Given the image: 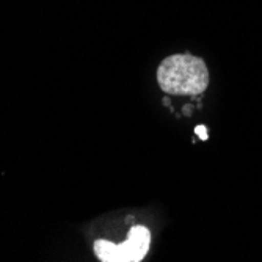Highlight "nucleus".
<instances>
[{"label":"nucleus","instance_id":"6","mask_svg":"<svg viewBox=\"0 0 262 262\" xmlns=\"http://www.w3.org/2000/svg\"><path fill=\"white\" fill-rule=\"evenodd\" d=\"M163 104H165V105H170V99H168V98H165V99H163Z\"/></svg>","mask_w":262,"mask_h":262},{"label":"nucleus","instance_id":"5","mask_svg":"<svg viewBox=\"0 0 262 262\" xmlns=\"http://www.w3.org/2000/svg\"><path fill=\"white\" fill-rule=\"evenodd\" d=\"M190 108H192V107H190V105H185V107H184V113H185V115H190V113H192V110H190Z\"/></svg>","mask_w":262,"mask_h":262},{"label":"nucleus","instance_id":"1","mask_svg":"<svg viewBox=\"0 0 262 262\" xmlns=\"http://www.w3.org/2000/svg\"><path fill=\"white\" fill-rule=\"evenodd\" d=\"M162 91L174 96H198L209 85V69L203 58L190 54L166 57L157 69Z\"/></svg>","mask_w":262,"mask_h":262},{"label":"nucleus","instance_id":"2","mask_svg":"<svg viewBox=\"0 0 262 262\" xmlns=\"http://www.w3.org/2000/svg\"><path fill=\"white\" fill-rule=\"evenodd\" d=\"M151 232L145 226H134L127 239L118 245L120 250V262H140L149 251Z\"/></svg>","mask_w":262,"mask_h":262},{"label":"nucleus","instance_id":"3","mask_svg":"<svg viewBox=\"0 0 262 262\" xmlns=\"http://www.w3.org/2000/svg\"><path fill=\"white\" fill-rule=\"evenodd\" d=\"M94 253L102 262H120V250L113 242L98 241L94 244Z\"/></svg>","mask_w":262,"mask_h":262},{"label":"nucleus","instance_id":"4","mask_svg":"<svg viewBox=\"0 0 262 262\" xmlns=\"http://www.w3.org/2000/svg\"><path fill=\"white\" fill-rule=\"evenodd\" d=\"M195 132H196V135H198L201 140H207V138H209L206 126H196V127H195Z\"/></svg>","mask_w":262,"mask_h":262}]
</instances>
